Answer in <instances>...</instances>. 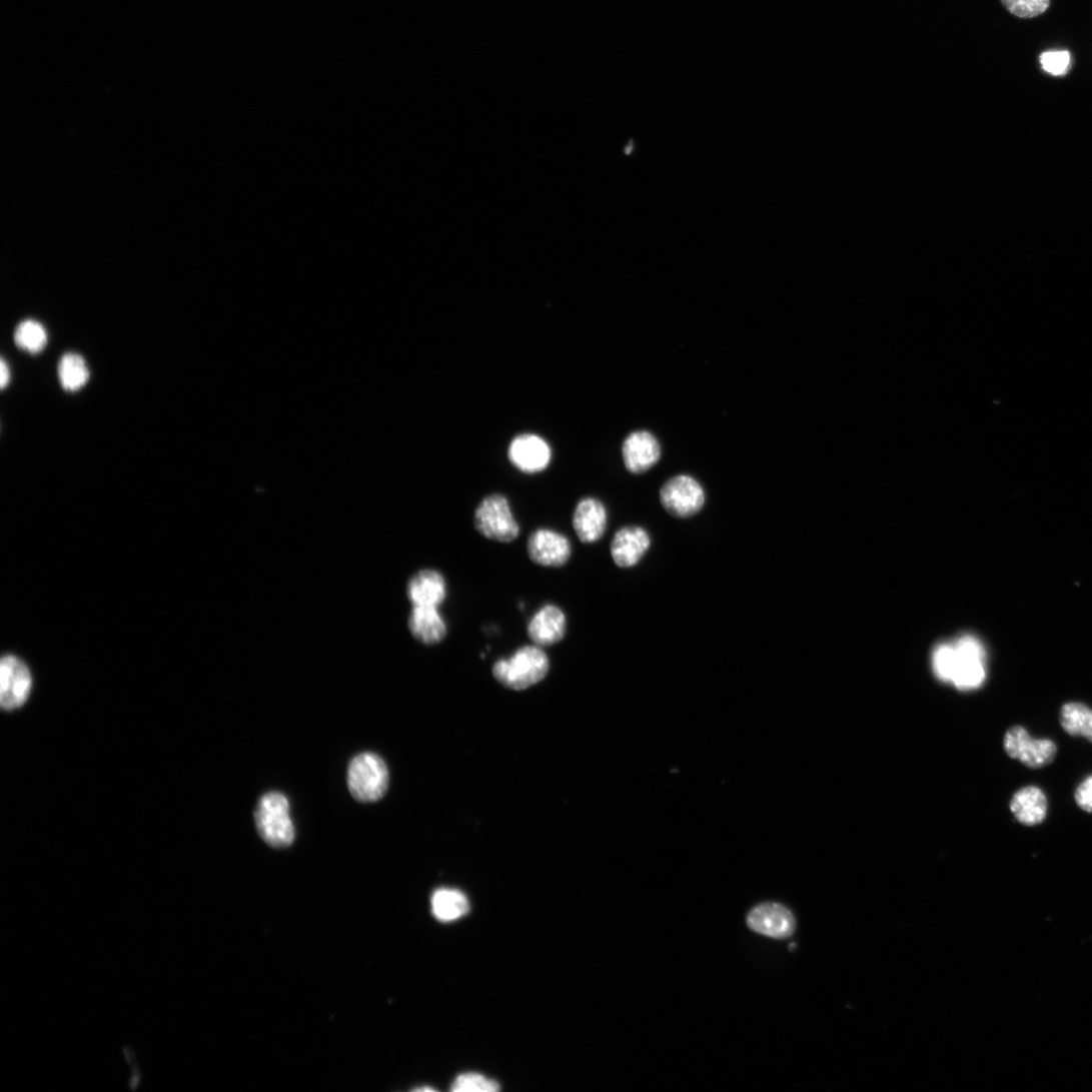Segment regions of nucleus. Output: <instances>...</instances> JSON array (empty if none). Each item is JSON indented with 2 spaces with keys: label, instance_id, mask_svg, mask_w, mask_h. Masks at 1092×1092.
Listing matches in <instances>:
<instances>
[{
  "label": "nucleus",
  "instance_id": "39448f33",
  "mask_svg": "<svg viewBox=\"0 0 1092 1092\" xmlns=\"http://www.w3.org/2000/svg\"><path fill=\"white\" fill-rule=\"evenodd\" d=\"M663 507L677 518H689L702 511L706 504V491L698 479L680 474L670 478L661 488Z\"/></svg>",
  "mask_w": 1092,
  "mask_h": 1092
},
{
  "label": "nucleus",
  "instance_id": "1a4fd4ad",
  "mask_svg": "<svg viewBox=\"0 0 1092 1092\" xmlns=\"http://www.w3.org/2000/svg\"><path fill=\"white\" fill-rule=\"evenodd\" d=\"M572 544L563 533L550 528H538L527 541L530 561L544 568H562L572 557Z\"/></svg>",
  "mask_w": 1092,
  "mask_h": 1092
},
{
  "label": "nucleus",
  "instance_id": "6ab92c4d",
  "mask_svg": "<svg viewBox=\"0 0 1092 1092\" xmlns=\"http://www.w3.org/2000/svg\"><path fill=\"white\" fill-rule=\"evenodd\" d=\"M431 906L433 915L441 922L458 920L469 911V904L463 893L448 888L438 889L434 892Z\"/></svg>",
  "mask_w": 1092,
  "mask_h": 1092
},
{
  "label": "nucleus",
  "instance_id": "f8f14e48",
  "mask_svg": "<svg viewBox=\"0 0 1092 1092\" xmlns=\"http://www.w3.org/2000/svg\"><path fill=\"white\" fill-rule=\"evenodd\" d=\"M568 621L557 606L547 605L539 609L527 626V636L533 645L547 648L561 643L567 636Z\"/></svg>",
  "mask_w": 1092,
  "mask_h": 1092
},
{
  "label": "nucleus",
  "instance_id": "9b49d317",
  "mask_svg": "<svg viewBox=\"0 0 1092 1092\" xmlns=\"http://www.w3.org/2000/svg\"><path fill=\"white\" fill-rule=\"evenodd\" d=\"M609 513L605 504L595 498H584L576 506L573 515L574 530L583 543H594L606 534Z\"/></svg>",
  "mask_w": 1092,
  "mask_h": 1092
},
{
  "label": "nucleus",
  "instance_id": "4468645a",
  "mask_svg": "<svg viewBox=\"0 0 1092 1092\" xmlns=\"http://www.w3.org/2000/svg\"><path fill=\"white\" fill-rule=\"evenodd\" d=\"M509 458L513 465L525 473L544 470L552 459L548 442L534 434L517 436L510 444Z\"/></svg>",
  "mask_w": 1092,
  "mask_h": 1092
},
{
  "label": "nucleus",
  "instance_id": "0eeeda50",
  "mask_svg": "<svg viewBox=\"0 0 1092 1092\" xmlns=\"http://www.w3.org/2000/svg\"><path fill=\"white\" fill-rule=\"evenodd\" d=\"M1006 753L1031 769H1041L1053 763L1057 747L1050 740H1035L1023 727L1008 731L1004 740Z\"/></svg>",
  "mask_w": 1092,
  "mask_h": 1092
},
{
  "label": "nucleus",
  "instance_id": "dca6fc26",
  "mask_svg": "<svg viewBox=\"0 0 1092 1092\" xmlns=\"http://www.w3.org/2000/svg\"><path fill=\"white\" fill-rule=\"evenodd\" d=\"M650 547L651 537L646 529L640 526H628L615 534L611 553L616 565L627 569L637 566Z\"/></svg>",
  "mask_w": 1092,
  "mask_h": 1092
},
{
  "label": "nucleus",
  "instance_id": "bb28decb",
  "mask_svg": "<svg viewBox=\"0 0 1092 1092\" xmlns=\"http://www.w3.org/2000/svg\"><path fill=\"white\" fill-rule=\"evenodd\" d=\"M1075 802L1083 812L1092 814V776L1083 780L1076 789Z\"/></svg>",
  "mask_w": 1092,
  "mask_h": 1092
},
{
  "label": "nucleus",
  "instance_id": "393cba45",
  "mask_svg": "<svg viewBox=\"0 0 1092 1092\" xmlns=\"http://www.w3.org/2000/svg\"><path fill=\"white\" fill-rule=\"evenodd\" d=\"M1003 6L1021 19L1037 18L1047 12L1051 0H1001Z\"/></svg>",
  "mask_w": 1092,
  "mask_h": 1092
},
{
  "label": "nucleus",
  "instance_id": "9d476101",
  "mask_svg": "<svg viewBox=\"0 0 1092 1092\" xmlns=\"http://www.w3.org/2000/svg\"><path fill=\"white\" fill-rule=\"evenodd\" d=\"M747 924L755 933L780 940L792 936L797 925L788 909L772 903L753 909L747 918Z\"/></svg>",
  "mask_w": 1092,
  "mask_h": 1092
},
{
  "label": "nucleus",
  "instance_id": "20e7f679",
  "mask_svg": "<svg viewBox=\"0 0 1092 1092\" xmlns=\"http://www.w3.org/2000/svg\"><path fill=\"white\" fill-rule=\"evenodd\" d=\"M351 796L360 803L379 801L388 788V770L383 760L372 753L356 756L347 775Z\"/></svg>",
  "mask_w": 1092,
  "mask_h": 1092
},
{
  "label": "nucleus",
  "instance_id": "4be33fe9",
  "mask_svg": "<svg viewBox=\"0 0 1092 1092\" xmlns=\"http://www.w3.org/2000/svg\"><path fill=\"white\" fill-rule=\"evenodd\" d=\"M15 342L29 353H40L48 343L47 331L41 323L25 320L16 329Z\"/></svg>",
  "mask_w": 1092,
  "mask_h": 1092
},
{
  "label": "nucleus",
  "instance_id": "412c9836",
  "mask_svg": "<svg viewBox=\"0 0 1092 1092\" xmlns=\"http://www.w3.org/2000/svg\"><path fill=\"white\" fill-rule=\"evenodd\" d=\"M89 376V369L82 356L76 353H66L60 359L58 377L61 386L65 390H79L87 383Z\"/></svg>",
  "mask_w": 1092,
  "mask_h": 1092
},
{
  "label": "nucleus",
  "instance_id": "a878e982",
  "mask_svg": "<svg viewBox=\"0 0 1092 1092\" xmlns=\"http://www.w3.org/2000/svg\"><path fill=\"white\" fill-rule=\"evenodd\" d=\"M1042 69L1052 76H1064L1072 67L1071 54L1068 51H1048L1040 55Z\"/></svg>",
  "mask_w": 1092,
  "mask_h": 1092
},
{
  "label": "nucleus",
  "instance_id": "7ed1b4c3",
  "mask_svg": "<svg viewBox=\"0 0 1092 1092\" xmlns=\"http://www.w3.org/2000/svg\"><path fill=\"white\" fill-rule=\"evenodd\" d=\"M255 824L261 839L273 848H285L294 840V827L287 799L279 792L265 794L255 811Z\"/></svg>",
  "mask_w": 1092,
  "mask_h": 1092
},
{
  "label": "nucleus",
  "instance_id": "cd10ccee",
  "mask_svg": "<svg viewBox=\"0 0 1092 1092\" xmlns=\"http://www.w3.org/2000/svg\"><path fill=\"white\" fill-rule=\"evenodd\" d=\"M0 371H2V376H0L2 380H0V382H2V387L5 389L10 382L11 372L8 363L4 358L2 359V364H0Z\"/></svg>",
  "mask_w": 1092,
  "mask_h": 1092
},
{
  "label": "nucleus",
  "instance_id": "2eb2a0df",
  "mask_svg": "<svg viewBox=\"0 0 1092 1092\" xmlns=\"http://www.w3.org/2000/svg\"><path fill=\"white\" fill-rule=\"evenodd\" d=\"M661 454L658 439L646 430L633 432L623 445L625 465L629 471L636 474L646 472L655 466Z\"/></svg>",
  "mask_w": 1092,
  "mask_h": 1092
},
{
  "label": "nucleus",
  "instance_id": "6e6552de",
  "mask_svg": "<svg viewBox=\"0 0 1092 1092\" xmlns=\"http://www.w3.org/2000/svg\"><path fill=\"white\" fill-rule=\"evenodd\" d=\"M32 677L27 666L13 656H7L0 665V703L6 711L22 707L29 698Z\"/></svg>",
  "mask_w": 1092,
  "mask_h": 1092
},
{
  "label": "nucleus",
  "instance_id": "b1692460",
  "mask_svg": "<svg viewBox=\"0 0 1092 1092\" xmlns=\"http://www.w3.org/2000/svg\"><path fill=\"white\" fill-rule=\"evenodd\" d=\"M957 662L954 645H941L933 654V669L937 678L951 683Z\"/></svg>",
  "mask_w": 1092,
  "mask_h": 1092
},
{
  "label": "nucleus",
  "instance_id": "f3484780",
  "mask_svg": "<svg viewBox=\"0 0 1092 1092\" xmlns=\"http://www.w3.org/2000/svg\"><path fill=\"white\" fill-rule=\"evenodd\" d=\"M1011 812L1017 821L1026 827L1041 825L1048 813L1045 793L1035 786L1019 790L1012 799Z\"/></svg>",
  "mask_w": 1092,
  "mask_h": 1092
},
{
  "label": "nucleus",
  "instance_id": "ddd939ff",
  "mask_svg": "<svg viewBox=\"0 0 1092 1092\" xmlns=\"http://www.w3.org/2000/svg\"><path fill=\"white\" fill-rule=\"evenodd\" d=\"M407 596L413 607L439 609L447 599L446 580L436 570H421L408 582Z\"/></svg>",
  "mask_w": 1092,
  "mask_h": 1092
},
{
  "label": "nucleus",
  "instance_id": "f257e3e1",
  "mask_svg": "<svg viewBox=\"0 0 1092 1092\" xmlns=\"http://www.w3.org/2000/svg\"><path fill=\"white\" fill-rule=\"evenodd\" d=\"M550 659L542 648L535 645L524 646L510 658L495 662L492 676L504 687L520 691L541 682L550 671Z\"/></svg>",
  "mask_w": 1092,
  "mask_h": 1092
},
{
  "label": "nucleus",
  "instance_id": "5701e85b",
  "mask_svg": "<svg viewBox=\"0 0 1092 1092\" xmlns=\"http://www.w3.org/2000/svg\"><path fill=\"white\" fill-rule=\"evenodd\" d=\"M500 1088L497 1081L477 1073L461 1074L451 1086V1090L455 1092H495Z\"/></svg>",
  "mask_w": 1092,
  "mask_h": 1092
},
{
  "label": "nucleus",
  "instance_id": "aec40b11",
  "mask_svg": "<svg viewBox=\"0 0 1092 1092\" xmlns=\"http://www.w3.org/2000/svg\"><path fill=\"white\" fill-rule=\"evenodd\" d=\"M1060 724L1068 735L1092 743V710L1085 705L1070 703L1063 706Z\"/></svg>",
  "mask_w": 1092,
  "mask_h": 1092
},
{
  "label": "nucleus",
  "instance_id": "c85d7f7f",
  "mask_svg": "<svg viewBox=\"0 0 1092 1092\" xmlns=\"http://www.w3.org/2000/svg\"><path fill=\"white\" fill-rule=\"evenodd\" d=\"M416 1090L417 1091H434L435 1089H433L431 1087H424V1088H417Z\"/></svg>",
  "mask_w": 1092,
  "mask_h": 1092
},
{
  "label": "nucleus",
  "instance_id": "f03ea898",
  "mask_svg": "<svg viewBox=\"0 0 1092 1092\" xmlns=\"http://www.w3.org/2000/svg\"><path fill=\"white\" fill-rule=\"evenodd\" d=\"M473 523L480 535L492 541L510 543L520 535L511 505L501 493H491L482 499L474 511Z\"/></svg>",
  "mask_w": 1092,
  "mask_h": 1092
},
{
  "label": "nucleus",
  "instance_id": "a211bd4d",
  "mask_svg": "<svg viewBox=\"0 0 1092 1092\" xmlns=\"http://www.w3.org/2000/svg\"><path fill=\"white\" fill-rule=\"evenodd\" d=\"M415 640L425 646H435L447 636V625L436 608L413 607L408 622Z\"/></svg>",
  "mask_w": 1092,
  "mask_h": 1092
},
{
  "label": "nucleus",
  "instance_id": "423d86ee",
  "mask_svg": "<svg viewBox=\"0 0 1092 1092\" xmlns=\"http://www.w3.org/2000/svg\"><path fill=\"white\" fill-rule=\"evenodd\" d=\"M954 647L957 662L951 683L962 691L981 687L986 679V653L981 642L972 636H964Z\"/></svg>",
  "mask_w": 1092,
  "mask_h": 1092
}]
</instances>
